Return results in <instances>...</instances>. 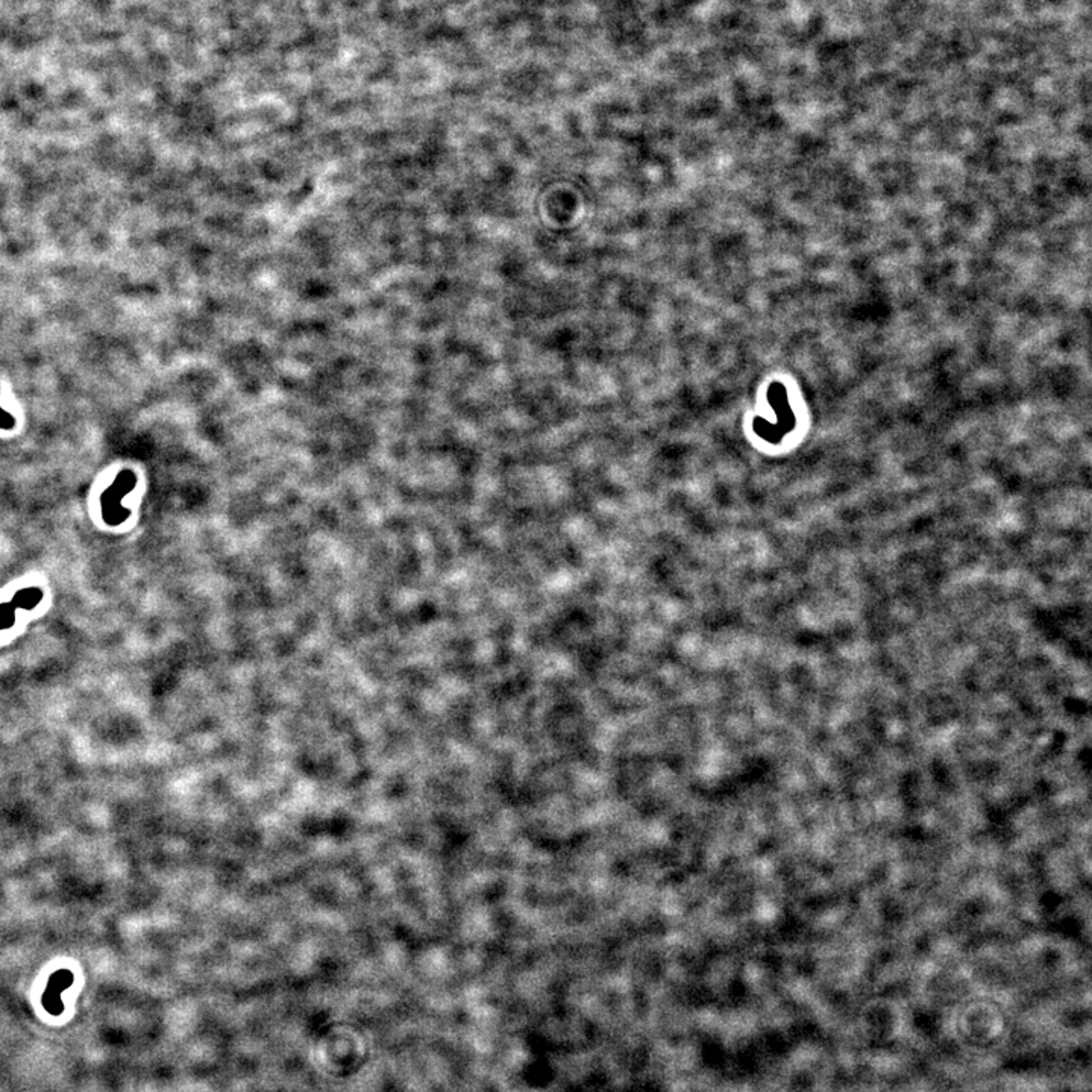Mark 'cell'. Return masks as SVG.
<instances>
[{
    "label": "cell",
    "mask_w": 1092,
    "mask_h": 1092,
    "mask_svg": "<svg viewBox=\"0 0 1092 1092\" xmlns=\"http://www.w3.org/2000/svg\"><path fill=\"white\" fill-rule=\"evenodd\" d=\"M14 427H15L14 416L7 413L3 408L0 407V428L2 429H13Z\"/></svg>",
    "instance_id": "obj_3"
},
{
    "label": "cell",
    "mask_w": 1092,
    "mask_h": 1092,
    "mask_svg": "<svg viewBox=\"0 0 1092 1092\" xmlns=\"http://www.w3.org/2000/svg\"><path fill=\"white\" fill-rule=\"evenodd\" d=\"M44 593L40 587H27L21 589L14 595L11 601L0 604V631L7 630L9 627H13L15 622V613L20 609L32 610L37 605L43 601Z\"/></svg>",
    "instance_id": "obj_2"
},
{
    "label": "cell",
    "mask_w": 1092,
    "mask_h": 1092,
    "mask_svg": "<svg viewBox=\"0 0 1092 1092\" xmlns=\"http://www.w3.org/2000/svg\"><path fill=\"white\" fill-rule=\"evenodd\" d=\"M136 486V472L131 469H125L117 476L114 482L103 492L101 496V505H102V517L105 523L116 527V525H122L128 519L131 510L123 507L122 499L131 490H134Z\"/></svg>",
    "instance_id": "obj_1"
}]
</instances>
